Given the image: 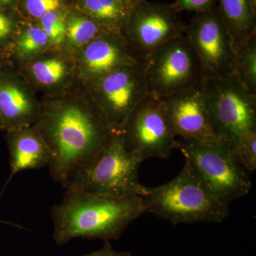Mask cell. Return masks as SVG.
Returning a JSON list of instances; mask_svg holds the SVG:
<instances>
[{
  "mask_svg": "<svg viewBox=\"0 0 256 256\" xmlns=\"http://www.w3.org/2000/svg\"><path fill=\"white\" fill-rule=\"evenodd\" d=\"M142 63L148 95L162 98L203 86L200 60L184 34L154 50Z\"/></svg>",
  "mask_w": 256,
  "mask_h": 256,
  "instance_id": "cell-7",
  "label": "cell"
},
{
  "mask_svg": "<svg viewBox=\"0 0 256 256\" xmlns=\"http://www.w3.org/2000/svg\"><path fill=\"white\" fill-rule=\"evenodd\" d=\"M252 13L256 16V0H247Z\"/></svg>",
  "mask_w": 256,
  "mask_h": 256,
  "instance_id": "cell-28",
  "label": "cell"
},
{
  "mask_svg": "<svg viewBox=\"0 0 256 256\" xmlns=\"http://www.w3.org/2000/svg\"><path fill=\"white\" fill-rule=\"evenodd\" d=\"M14 1V0H0V5L8 6V5L12 4Z\"/></svg>",
  "mask_w": 256,
  "mask_h": 256,
  "instance_id": "cell-29",
  "label": "cell"
},
{
  "mask_svg": "<svg viewBox=\"0 0 256 256\" xmlns=\"http://www.w3.org/2000/svg\"><path fill=\"white\" fill-rule=\"evenodd\" d=\"M41 110L24 80L16 76H0V120L6 131L33 126Z\"/></svg>",
  "mask_w": 256,
  "mask_h": 256,
  "instance_id": "cell-14",
  "label": "cell"
},
{
  "mask_svg": "<svg viewBox=\"0 0 256 256\" xmlns=\"http://www.w3.org/2000/svg\"><path fill=\"white\" fill-rule=\"evenodd\" d=\"M220 201L229 205L248 194L252 182L232 148L222 141L180 138L176 148Z\"/></svg>",
  "mask_w": 256,
  "mask_h": 256,
  "instance_id": "cell-5",
  "label": "cell"
},
{
  "mask_svg": "<svg viewBox=\"0 0 256 256\" xmlns=\"http://www.w3.org/2000/svg\"><path fill=\"white\" fill-rule=\"evenodd\" d=\"M82 12L110 31L122 34L132 6L127 0H79Z\"/></svg>",
  "mask_w": 256,
  "mask_h": 256,
  "instance_id": "cell-18",
  "label": "cell"
},
{
  "mask_svg": "<svg viewBox=\"0 0 256 256\" xmlns=\"http://www.w3.org/2000/svg\"><path fill=\"white\" fill-rule=\"evenodd\" d=\"M50 46V38L38 25L24 28L15 42L18 56L28 60L44 53Z\"/></svg>",
  "mask_w": 256,
  "mask_h": 256,
  "instance_id": "cell-21",
  "label": "cell"
},
{
  "mask_svg": "<svg viewBox=\"0 0 256 256\" xmlns=\"http://www.w3.org/2000/svg\"><path fill=\"white\" fill-rule=\"evenodd\" d=\"M14 30V23L9 15L0 11V41L8 38Z\"/></svg>",
  "mask_w": 256,
  "mask_h": 256,
  "instance_id": "cell-26",
  "label": "cell"
},
{
  "mask_svg": "<svg viewBox=\"0 0 256 256\" xmlns=\"http://www.w3.org/2000/svg\"><path fill=\"white\" fill-rule=\"evenodd\" d=\"M6 142L10 153V178L24 170L40 169L50 164V150L33 126L8 130Z\"/></svg>",
  "mask_w": 256,
  "mask_h": 256,
  "instance_id": "cell-15",
  "label": "cell"
},
{
  "mask_svg": "<svg viewBox=\"0 0 256 256\" xmlns=\"http://www.w3.org/2000/svg\"><path fill=\"white\" fill-rule=\"evenodd\" d=\"M124 146L143 160L166 159L176 148V136L170 127L161 100L148 95L133 110L120 131Z\"/></svg>",
  "mask_w": 256,
  "mask_h": 256,
  "instance_id": "cell-11",
  "label": "cell"
},
{
  "mask_svg": "<svg viewBox=\"0 0 256 256\" xmlns=\"http://www.w3.org/2000/svg\"><path fill=\"white\" fill-rule=\"evenodd\" d=\"M217 0H175L170 6L176 12H182L197 13L208 11L216 6Z\"/></svg>",
  "mask_w": 256,
  "mask_h": 256,
  "instance_id": "cell-25",
  "label": "cell"
},
{
  "mask_svg": "<svg viewBox=\"0 0 256 256\" xmlns=\"http://www.w3.org/2000/svg\"><path fill=\"white\" fill-rule=\"evenodd\" d=\"M0 224H9V225L14 226L20 227V228H22L21 226H20L18 225H16V224L10 223V222H4V220H0Z\"/></svg>",
  "mask_w": 256,
  "mask_h": 256,
  "instance_id": "cell-31",
  "label": "cell"
},
{
  "mask_svg": "<svg viewBox=\"0 0 256 256\" xmlns=\"http://www.w3.org/2000/svg\"><path fill=\"white\" fill-rule=\"evenodd\" d=\"M82 256H132L128 252H116L111 245L110 242H106L104 247L98 250H96Z\"/></svg>",
  "mask_w": 256,
  "mask_h": 256,
  "instance_id": "cell-27",
  "label": "cell"
},
{
  "mask_svg": "<svg viewBox=\"0 0 256 256\" xmlns=\"http://www.w3.org/2000/svg\"><path fill=\"white\" fill-rule=\"evenodd\" d=\"M112 32L104 28L84 12L67 13L65 42L74 50H80L102 34Z\"/></svg>",
  "mask_w": 256,
  "mask_h": 256,
  "instance_id": "cell-19",
  "label": "cell"
},
{
  "mask_svg": "<svg viewBox=\"0 0 256 256\" xmlns=\"http://www.w3.org/2000/svg\"><path fill=\"white\" fill-rule=\"evenodd\" d=\"M79 68L86 82L138 63L128 42L119 32L102 34L80 50Z\"/></svg>",
  "mask_w": 256,
  "mask_h": 256,
  "instance_id": "cell-13",
  "label": "cell"
},
{
  "mask_svg": "<svg viewBox=\"0 0 256 256\" xmlns=\"http://www.w3.org/2000/svg\"><path fill=\"white\" fill-rule=\"evenodd\" d=\"M242 166L249 171L256 169V132L252 133L239 140L232 148Z\"/></svg>",
  "mask_w": 256,
  "mask_h": 256,
  "instance_id": "cell-23",
  "label": "cell"
},
{
  "mask_svg": "<svg viewBox=\"0 0 256 256\" xmlns=\"http://www.w3.org/2000/svg\"><path fill=\"white\" fill-rule=\"evenodd\" d=\"M142 197L146 213L174 225L222 223L229 214V205L214 194L186 162L176 178L164 184L150 188L148 194Z\"/></svg>",
  "mask_w": 256,
  "mask_h": 256,
  "instance_id": "cell-3",
  "label": "cell"
},
{
  "mask_svg": "<svg viewBox=\"0 0 256 256\" xmlns=\"http://www.w3.org/2000/svg\"><path fill=\"white\" fill-rule=\"evenodd\" d=\"M22 6L30 18L38 20L46 13L60 9L62 0H23Z\"/></svg>",
  "mask_w": 256,
  "mask_h": 256,
  "instance_id": "cell-24",
  "label": "cell"
},
{
  "mask_svg": "<svg viewBox=\"0 0 256 256\" xmlns=\"http://www.w3.org/2000/svg\"><path fill=\"white\" fill-rule=\"evenodd\" d=\"M160 99L176 137L217 140L210 126L202 88L185 90Z\"/></svg>",
  "mask_w": 256,
  "mask_h": 256,
  "instance_id": "cell-12",
  "label": "cell"
},
{
  "mask_svg": "<svg viewBox=\"0 0 256 256\" xmlns=\"http://www.w3.org/2000/svg\"><path fill=\"white\" fill-rule=\"evenodd\" d=\"M146 213L142 196L114 197L66 190L52 208L53 238L63 246L75 238L118 240L133 220Z\"/></svg>",
  "mask_w": 256,
  "mask_h": 256,
  "instance_id": "cell-2",
  "label": "cell"
},
{
  "mask_svg": "<svg viewBox=\"0 0 256 256\" xmlns=\"http://www.w3.org/2000/svg\"><path fill=\"white\" fill-rule=\"evenodd\" d=\"M144 161L128 150L120 132L94 162L69 180L66 190L114 197L144 196L150 188L140 182L138 170Z\"/></svg>",
  "mask_w": 256,
  "mask_h": 256,
  "instance_id": "cell-4",
  "label": "cell"
},
{
  "mask_svg": "<svg viewBox=\"0 0 256 256\" xmlns=\"http://www.w3.org/2000/svg\"><path fill=\"white\" fill-rule=\"evenodd\" d=\"M186 25L170 4L142 0L132 6L122 35L142 62L164 44L183 35Z\"/></svg>",
  "mask_w": 256,
  "mask_h": 256,
  "instance_id": "cell-10",
  "label": "cell"
},
{
  "mask_svg": "<svg viewBox=\"0 0 256 256\" xmlns=\"http://www.w3.org/2000/svg\"><path fill=\"white\" fill-rule=\"evenodd\" d=\"M2 129H3V126L1 122V120H0V130H1Z\"/></svg>",
  "mask_w": 256,
  "mask_h": 256,
  "instance_id": "cell-32",
  "label": "cell"
},
{
  "mask_svg": "<svg viewBox=\"0 0 256 256\" xmlns=\"http://www.w3.org/2000/svg\"><path fill=\"white\" fill-rule=\"evenodd\" d=\"M218 8L234 46L256 34V16L247 0H217Z\"/></svg>",
  "mask_w": 256,
  "mask_h": 256,
  "instance_id": "cell-17",
  "label": "cell"
},
{
  "mask_svg": "<svg viewBox=\"0 0 256 256\" xmlns=\"http://www.w3.org/2000/svg\"><path fill=\"white\" fill-rule=\"evenodd\" d=\"M28 60V75L32 82L44 88H58L73 74L70 60L58 54L46 52Z\"/></svg>",
  "mask_w": 256,
  "mask_h": 256,
  "instance_id": "cell-16",
  "label": "cell"
},
{
  "mask_svg": "<svg viewBox=\"0 0 256 256\" xmlns=\"http://www.w3.org/2000/svg\"><path fill=\"white\" fill-rule=\"evenodd\" d=\"M184 34L198 56L204 80L235 75V46L218 6L195 14Z\"/></svg>",
  "mask_w": 256,
  "mask_h": 256,
  "instance_id": "cell-9",
  "label": "cell"
},
{
  "mask_svg": "<svg viewBox=\"0 0 256 256\" xmlns=\"http://www.w3.org/2000/svg\"><path fill=\"white\" fill-rule=\"evenodd\" d=\"M85 84L96 105L116 132H120L130 114L148 96L142 62Z\"/></svg>",
  "mask_w": 256,
  "mask_h": 256,
  "instance_id": "cell-8",
  "label": "cell"
},
{
  "mask_svg": "<svg viewBox=\"0 0 256 256\" xmlns=\"http://www.w3.org/2000/svg\"><path fill=\"white\" fill-rule=\"evenodd\" d=\"M202 92L212 130L230 148L256 132V97L236 75L204 80Z\"/></svg>",
  "mask_w": 256,
  "mask_h": 256,
  "instance_id": "cell-6",
  "label": "cell"
},
{
  "mask_svg": "<svg viewBox=\"0 0 256 256\" xmlns=\"http://www.w3.org/2000/svg\"><path fill=\"white\" fill-rule=\"evenodd\" d=\"M128 2L130 3L132 6H134V5H136V4H138V3L140 2H142V0H127Z\"/></svg>",
  "mask_w": 256,
  "mask_h": 256,
  "instance_id": "cell-30",
  "label": "cell"
},
{
  "mask_svg": "<svg viewBox=\"0 0 256 256\" xmlns=\"http://www.w3.org/2000/svg\"><path fill=\"white\" fill-rule=\"evenodd\" d=\"M235 50L236 76L256 97V34L238 44Z\"/></svg>",
  "mask_w": 256,
  "mask_h": 256,
  "instance_id": "cell-20",
  "label": "cell"
},
{
  "mask_svg": "<svg viewBox=\"0 0 256 256\" xmlns=\"http://www.w3.org/2000/svg\"><path fill=\"white\" fill-rule=\"evenodd\" d=\"M50 153V176L63 188L104 151L114 132L87 88L82 97L66 94L47 99L33 124Z\"/></svg>",
  "mask_w": 256,
  "mask_h": 256,
  "instance_id": "cell-1",
  "label": "cell"
},
{
  "mask_svg": "<svg viewBox=\"0 0 256 256\" xmlns=\"http://www.w3.org/2000/svg\"><path fill=\"white\" fill-rule=\"evenodd\" d=\"M67 13L60 8L46 13L38 20V26L50 38L52 46H60L65 42Z\"/></svg>",
  "mask_w": 256,
  "mask_h": 256,
  "instance_id": "cell-22",
  "label": "cell"
}]
</instances>
